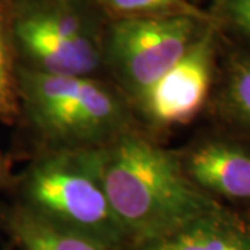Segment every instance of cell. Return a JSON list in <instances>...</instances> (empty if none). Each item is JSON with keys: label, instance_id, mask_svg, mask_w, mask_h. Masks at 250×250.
Segmentation results:
<instances>
[{"label": "cell", "instance_id": "obj_1", "mask_svg": "<svg viewBox=\"0 0 250 250\" xmlns=\"http://www.w3.org/2000/svg\"><path fill=\"white\" fill-rule=\"evenodd\" d=\"M95 152L126 250L168 238L221 206L188 178L177 149L142 125Z\"/></svg>", "mask_w": 250, "mask_h": 250}, {"label": "cell", "instance_id": "obj_2", "mask_svg": "<svg viewBox=\"0 0 250 250\" xmlns=\"http://www.w3.org/2000/svg\"><path fill=\"white\" fill-rule=\"evenodd\" d=\"M21 117L39 150H99L139 126L128 99L104 77L53 75L18 67Z\"/></svg>", "mask_w": 250, "mask_h": 250}, {"label": "cell", "instance_id": "obj_3", "mask_svg": "<svg viewBox=\"0 0 250 250\" xmlns=\"http://www.w3.org/2000/svg\"><path fill=\"white\" fill-rule=\"evenodd\" d=\"M18 67L103 77L108 18L96 0H6Z\"/></svg>", "mask_w": 250, "mask_h": 250}, {"label": "cell", "instance_id": "obj_4", "mask_svg": "<svg viewBox=\"0 0 250 250\" xmlns=\"http://www.w3.org/2000/svg\"><path fill=\"white\" fill-rule=\"evenodd\" d=\"M16 184L17 202L36 214L110 250L128 248L100 178L95 150H38Z\"/></svg>", "mask_w": 250, "mask_h": 250}, {"label": "cell", "instance_id": "obj_5", "mask_svg": "<svg viewBox=\"0 0 250 250\" xmlns=\"http://www.w3.org/2000/svg\"><path fill=\"white\" fill-rule=\"evenodd\" d=\"M211 22L190 16L110 20L103 43V77L132 106Z\"/></svg>", "mask_w": 250, "mask_h": 250}, {"label": "cell", "instance_id": "obj_6", "mask_svg": "<svg viewBox=\"0 0 250 250\" xmlns=\"http://www.w3.org/2000/svg\"><path fill=\"white\" fill-rule=\"evenodd\" d=\"M217 39V25L211 22L187 53L132 104L138 123L150 134L159 136L188 125L205 110L214 86Z\"/></svg>", "mask_w": 250, "mask_h": 250}, {"label": "cell", "instance_id": "obj_7", "mask_svg": "<svg viewBox=\"0 0 250 250\" xmlns=\"http://www.w3.org/2000/svg\"><path fill=\"white\" fill-rule=\"evenodd\" d=\"M177 153L188 178L206 195L221 205L250 206V141L228 131L205 134Z\"/></svg>", "mask_w": 250, "mask_h": 250}, {"label": "cell", "instance_id": "obj_8", "mask_svg": "<svg viewBox=\"0 0 250 250\" xmlns=\"http://www.w3.org/2000/svg\"><path fill=\"white\" fill-rule=\"evenodd\" d=\"M128 250H250V221L221 205L168 238Z\"/></svg>", "mask_w": 250, "mask_h": 250}, {"label": "cell", "instance_id": "obj_9", "mask_svg": "<svg viewBox=\"0 0 250 250\" xmlns=\"http://www.w3.org/2000/svg\"><path fill=\"white\" fill-rule=\"evenodd\" d=\"M0 224L21 250H110L86 235L46 220L18 202L1 208Z\"/></svg>", "mask_w": 250, "mask_h": 250}, {"label": "cell", "instance_id": "obj_10", "mask_svg": "<svg viewBox=\"0 0 250 250\" xmlns=\"http://www.w3.org/2000/svg\"><path fill=\"white\" fill-rule=\"evenodd\" d=\"M213 106L228 132L250 141V52L229 54Z\"/></svg>", "mask_w": 250, "mask_h": 250}, {"label": "cell", "instance_id": "obj_11", "mask_svg": "<svg viewBox=\"0 0 250 250\" xmlns=\"http://www.w3.org/2000/svg\"><path fill=\"white\" fill-rule=\"evenodd\" d=\"M17 71L9 6L6 0H0V121L7 125L21 117Z\"/></svg>", "mask_w": 250, "mask_h": 250}, {"label": "cell", "instance_id": "obj_12", "mask_svg": "<svg viewBox=\"0 0 250 250\" xmlns=\"http://www.w3.org/2000/svg\"><path fill=\"white\" fill-rule=\"evenodd\" d=\"M110 20L141 17L190 16L213 21L210 13L200 10L190 0H96Z\"/></svg>", "mask_w": 250, "mask_h": 250}, {"label": "cell", "instance_id": "obj_13", "mask_svg": "<svg viewBox=\"0 0 250 250\" xmlns=\"http://www.w3.org/2000/svg\"><path fill=\"white\" fill-rule=\"evenodd\" d=\"M210 14L215 25H224L250 43V0H215Z\"/></svg>", "mask_w": 250, "mask_h": 250}, {"label": "cell", "instance_id": "obj_14", "mask_svg": "<svg viewBox=\"0 0 250 250\" xmlns=\"http://www.w3.org/2000/svg\"><path fill=\"white\" fill-rule=\"evenodd\" d=\"M11 182H13V175H11V164L9 157H6L0 152V189L9 187Z\"/></svg>", "mask_w": 250, "mask_h": 250}]
</instances>
